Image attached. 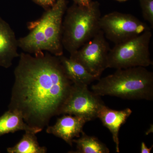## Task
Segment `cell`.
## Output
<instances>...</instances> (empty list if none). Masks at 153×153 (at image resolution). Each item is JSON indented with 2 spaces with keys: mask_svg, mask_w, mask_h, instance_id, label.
Returning <instances> with one entry per match:
<instances>
[{
  "mask_svg": "<svg viewBox=\"0 0 153 153\" xmlns=\"http://www.w3.org/2000/svg\"><path fill=\"white\" fill-rule=\"evenodd\" d=\"M18 39L10 26L0 17V66L7 68L19 57Z\"/></svg>",
  "mask_w": 153,
  "mask_h": 153,
  "instance_id": "10",
  "label": "cell"
},
{
  "mask_svg": "<svg viewBox=\"0 0 153 153\" xmlns=\"http://www.w3.org/2000/svg\"><path fill=\"white\" fill-rule=\"evenodd\" d=\"M58 57L65 74L73 84L88 85L99 79L90 74L76 60L63 55Z\"/></svg>",
  "mask_w": 153,
  "mask_h": 153,
  "instance_id": "12",
  "label": "cell"
},
{
  "mask_svg": "<svg viewBox=\"0 0 153 153\" xmlns=\"http://www.w3.org/2000/svg\"><path fill=\"white\" fill-rule=\"evenodd\" d=\"M88 85L73 84L60 110V114L79 116L91 121L97 118L104 102L100 96L88 89Z\"/></svg>",
  "mask_w": 153,
  "mask_h": 153,
  "instance_id": "8",
  "label": "cell"
},
{
  "mask_svg": "<svg viewBox=\"0 0 153 153\" xmlns=\"http://www.w3.org/2000/svg\"><path fill=\"white\" fill-rule=\"evenodd\" d=\"M110 50L109 44L100 30L79 49L70 54V57L79 62L90 74L100 79L108 68Z\"/></svg>",
  "mask_w": 153,
  "mask_h": 153,
  "instance_id": "7",
  "label": "cell"
},
{
  "mask_svg": "<svg viewBox=\"0 0 153 153\" xmlns=\"http://www.w3.org/2000/svg\"><path fill=\"white\" fill-rule=\"evenodd\" d=\"M77 139L73 140L76 144V151L69 152L75 153H108L109 149L97 137L88 136L82 132Z\"/></svg>",
  "mask_w": 153,
  "mask_h": 153,
  "instance_id": "14",
  "label": "cell"
},
{
  "mask_svg": "<svg viewBox=\"0 0 153 153\" xmlns=\"http://www.w3.org/2000/svg\"><path fill=\"white\" fill-rule=\"evenodd\" d=\"M132 111L130 108L121 110H116L102 105L99 111L97 118L101 120L102 124L111 133L113 140L115 144L116 151L120 152V141L119 133L122 126L131 115Z\"/></svg>",
  "mask_w": 153,
  "mask_h": 153,
  "instance_id": "11",
  "label": "cell"
},
{
  "mask_svg": "<svg viewBox=\"0 0 153 153\" xmlns=\"http://www.w3.org/2000/svg\"><path fill=\"white\" fill-rule=\"evenodd\" d=\"M115 1H117L119 2H124L126 1H128V0H115Z\"/></svg>",
  "mask_w": 153,
  "mask_h": 153,
  "instance_id": "20",
  "label": "cell"
},
{
  "mask_svg": "<svg viewBox=\"0 0 153 153\" xmlns=\"http://www.w3.org/2000/svg\"><path fill=\"white\" fill-rule=\"evenodd\" d=\"M91 86L100 96L108 95L127 100H153V73L145 67L117 69Z\"/></svg>",
  "mask_w": 153,
  "mask_h": 153,
  "instance_id": "3",
  "label": "cell"
},
{
  "mask_svg": "<svg viewBox=\"0 0 153 153\" xmlns=\"http://www.w3.org/2000/svg\"><path fill=\"white\" fill-rule=\"evenodd\" d=\"M153 146L150 148H148L145 142H143L141 145V153H150L152 149Z\"/></svg>",
  "mask_w": 153,
  "mask_h": 153,
  "instance_id": "18",
  "label": "cell"
},
{
  "mask_svg": "<svg viewBox=\"0 0 153 153\" xmlns=\"http://www.w3.org/2000/svg\"><path fill=\"white\" fill-rule=\"evenodd\" d=\"M36 134L31 132H25L16 144L7 149V152L9 153H47V148L40 146Z\"/></svg>",
  "mask_w": 153,
  "mask_h": 153,
  "instance_id": "15",
  "label": "cell"
},
{
  "mask_svg": "<svg viewBox=\"0 0 153 153\" xmlns=\"http://www.w3.org/2000/svg\"><path fill=\"white\" fill-rule=\"evenodd\" d=\"M19 131L36 134L43 130L28 125L24 121L22 114L16 111L8 110L0 117V136Z\"/></svg>",
  "mask_w": 153,
  "mask_h": 153,
  "instance_id": "13",
  "label": "cell"
},
{
  "mask_svg": "<svg viewBox=\"0 0 153 153\" xmlns=\"http://www.w3.org/2000/svg\"><path fill=\"white\" fill-rule=\"evenodd\" d=\"M99 3L91 1L89 5L74 3L66 9L62 25L63 49L71 54L82 47L100 30Z\"/></svg>",
  "mask_w": 153,
  "mask_h": 153,
  "instance_id": "4",
  "label": "cell"
},
{
  "mask_svg": "<svg viewBox=\"0 0 153 153\" xmlns=\"http://www.w3.org/2000/svg\"><path fill=\"white\" fill-rule=\"evenodd\" d=\"M143 16L149 22L152 28L153 27V0H139Z\"/></svg>",
  "mask_w": 153,
  "mask_h": 153,
  "instance_id": "16",
  "label": "cell"
},
{
  "mask_svg": "<svg viewBox=\"0 0 153 153\" xmlns=\"http://www.w3.org/2000/svg\"><path fill=\"white\" fill-rule=\"evenodd\" d=\"M14 73L9 110L20 113L30 126L43 130L59 115L73 83L58 57L48 52L34 56L22 52Z\"/></svg>",
  "mask_w": 153,
  "mask_h": 153,
  "instance_id": "1",
  "label": "cell"
},
{
  "mask_svg": "<svg viewBox=\"0 0 153 153\" xmlns=\"http://www.w3.org/2000/svg\"><path fill=\"white\" fill-rule=\"evenodd\" d=\"M67 6L66 0H56L41 18L28 22L30 32L18 39L19 48L30 54L46 51L57 57L63 55L62 25Z\"/></svg>",
  "mask_w": 153,
  "mask_h": 153,
  "instance_id": "2",
  "label": "cell"
},
{
  "mask_svg": "<svg viewBox=\"0 0 153 153\" xmlns=\"http://www.w3.org/2000/svg\"><path fill=\"white\" fill-rule=\"evenodd\" d=\"M34 3L41 6L45 10L51 7L55 4L56 0H32Z\"/></svg>",
  "mask_w": 153,
  "mask_h": 153,
  "instance_id": "17",
  "label": "cell"
},
{
  "mask_svg": "<svg viewBox=\"0 0 153 153\" xmlns=\"http://www.w3.org/2000/svg\"><path fill=\"white\" fill-rule=\"evenodd\" d=\"M74 3L79 5L86 6L89 5L91 0H72Z\"/></svg>",
  "mask_w": 153,
  "mask_h": 153,
  "instance_id": "19",
  "label": "cell"
},
{
  "mask_svg": "<svg viewBox=\"0 0 153 153\" xmlns=\"http://www.w3.org/2000/svg\"><path fill=\"white\" fill-rule=\"evenodd\" d=\"M89 121L83 117L63 114V116L57 119L54 125L47 127L46 132L60 138L72 146L73 140L80 136L83 131V127Z\"/></svg>",
  "mask_w": 153,
  "mask_h": 153,
  "instance_id": "9",
  "label": "cell"
},
{
  "mask_svg": "<svg viewBox=\"0 0 153 153\" xmlns=\"http://www.w3.org/2000/svg\"></svg>",
  "mask_w": 153,
  "mask_h": 153,
  "instance_id": "21",
  "label": "cell"
},
{
  "mask_svg": "<svg viewBox=\"0 0 153 153\" xmlns=\"http://www.w3.org/2000/svg\"><path fill=\"white\" fill-rule=\"evenodd\" d=\"M100 30L107 39L115 44L139 36L151 27L131 14L113 12L101 17Z\"/></svg>",
  "mask_w": 153,
  "mask_h": 153,
  "instance_id": "6",
  "label": "cell"
},
{
  "mask_svg": "<svg viewBox=\"0 0 153 153\" xmlns=\"http://www.w3.org/2000/svg\"><path fill=\"white\" fill-rule=\"evenodd\" d=\"M152 34L146 31L110 49L108 56V68L123 69L148 67L153 65L149 51Z\"/></svg>",
  "mask_w": 153,
  "mask_h": 153,
  "instance_id": "5",
  "label": "cell"
}]
</instances>
